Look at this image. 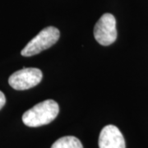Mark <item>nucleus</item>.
Masks as SVG:
<instances>
[{"label":"nucleus","instance_id":"20e7f679","mask_svg":"<svg viewBox=\"0 0 148 148\" xmlns=\"http://www.w3.org/2000/svg\"><path fill=\"white\" fill-rule=\"evenodd\" d=\"M94 36L101 45L108 46L117 39L116 20L110 13H105L94 27Z\"/></svg>","mask_w":148,"mask_h":148},{"label":"nucleus","instance_id":"423d86ee","mask_svg":"<svg viewBox=\"0 0 148 148\" xmlns=\"http://www.w3.org/2000/svg\"><path fill=\"white\" fill-rule=\"evenodd\" d=\"M51 148H83L78 138L73 136H66L58 139Z\"/></svg>","mask_w":148,"mask_h":148},{"label":"nucleus","instance_id":"39448f33","mask_svg":"<svg viewBox=\"0 0 148 148\" xmlns=\"http://www.w3.org/2000/svg\"><path fill=\"white\" fill-rule=\"evenodd\" d=\"M100 148H126L125 140L120 130L114 125H107L99 137Z\"/></svg>","mask_w":148,"mask_h":148},{"label":"nucleus","instance_id":"f257e3e1","mask_svg":"<svg viewBox=\"0 0 148 148\" xmlns=\"http://www.w3.org/2000/svg\"><path fill=\"white\" fill-rule=\"evenodd\" d=\"M58 113V103L53 100H46L26 111L22 115V121L28 127H40L54 120Z\"/></svg>","mask_w":148,"mask_h":148},{"label":"nucleus","instance_id":"7ed1b4c3","mask_svg":"<svg viewBox=\"0 0 148 148\" xmlns=\"http://www.w3.org/2000/svg\"><path fill=\"white\" fill-rule=\"evenodd\" d=\"M42 77V72L39 69L24 68L12 74L8 79V83L15 90H28L39 84Z\"/></svg>","mask_w":148,"mask_h":148},{"label":"nucleus","instance_id":"f03ea898","mask_svg":"<svg viewBox=\"0 0 148 148\" xmlns=\"http://www.w3.org/2000/svg\"><path fill=\"white\" fill-rule=\"evenodd\" d=\"M60 32L58 28L54 27H45L23 48L21 54L25 57L38 54L53 45L58 40Z\"/></svg>","mask_w":148,"mask_h":148},{"label":"nucleus","instance_id":"0eeeda50","mask_svg":"<svg viewBox=\"0 0 148 148\" xmlns=\"http://www.w3.org/2000/svg\"><path fill=\"white\" fill-rule=\"evenodd\" d=\"M6 104V97L4 94L0 90V110L5 106Z\"/></svg>","mask_w":148,"mask_h":148}]
</instances>
